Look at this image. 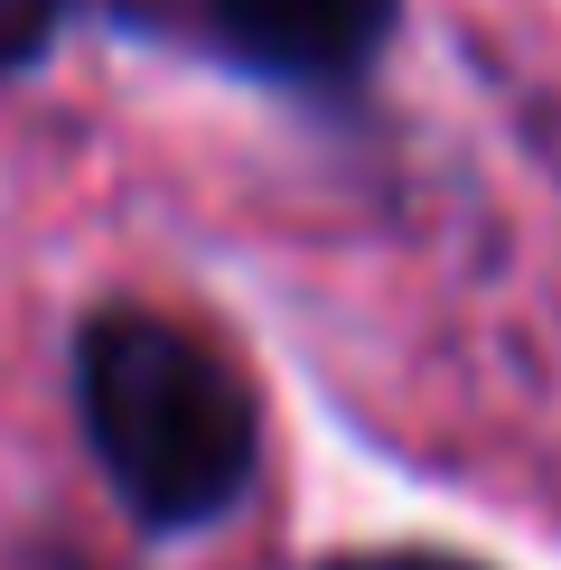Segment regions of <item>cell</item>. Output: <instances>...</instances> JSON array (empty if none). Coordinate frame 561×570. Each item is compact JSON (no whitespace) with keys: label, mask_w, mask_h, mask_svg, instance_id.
<instances>
[{"label":"cell","mask_w":561,"mask_h":570,"mask_svg":"<svg viewBox=\"0 0 561 570\" xmlns=\"http://www.w3.org/2000/svg\"><path fill=\"white\" fill-rule=\"evenodd\" d=\"M76 421L140 533H206L253 495L263 402L169 308L112 299L76 327Z\"/></svg>","instance_id":"obj_1"},{"label":"cell","mask_w":561,"mask_h":570,"mask_svg":"<svg viewBox=\"0 0 561 570\" xmlns=\"http://www.w3.org/2000/svg\"><path fill=\"white\" fill-rule=\"evenodd\" d=\"M216 38L253 76L280 85H337L384 47L393 29V0H206Z\"/></svg>","instance_id":"obj_2"},{"label":"cell","mask_w":561,"mask_h":570,"mask_svg":"<svg viewBox=\"0 0 561 570\" xmlns=\"http://www.w3.org/2000/svg\"><path fill=\"white\" fill-rule=\"evenodd\" d=\"M66 0H0V76H19V66L47 57V38H57Z\"/></svg>","instance_id":"obj_3"},{"label":"cell","mask_w":561,"mask_h":570,"mask_svg":"<svg viewBox=\"0 0 561 570\" xmlns=\"http://www.w3.org/2000/svg\"><path fill=\"white\" fill-rule=\"evenodd\" d=\"M318 570H486V561H459V552H421V542H403V552H337Z\"/></svg>","instance_id":"obj_4"}]
</instances>
